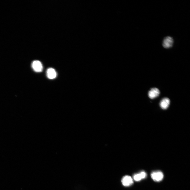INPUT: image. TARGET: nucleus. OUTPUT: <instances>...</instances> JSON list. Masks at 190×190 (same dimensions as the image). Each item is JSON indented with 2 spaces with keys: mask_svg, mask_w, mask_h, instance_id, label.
<instances>
[{
  "mask_svg": "<svg viewBox=\"0 0 190 190\" xmlns=\"http://www.w3.org/2000/svg\"><path fill=\"white\" fill-rule=\"evenodd\" d=\"M123 185L126 186H130L133 183V180L131 177L128 176H126L123 177L122 180Z\"/></svg>",
  "mask_w": 190,
  "mask_h": 190,
  "instance_id": "nucleus-5",
  "label": "nucleus"
},
{
  "mask_svg": "<svg viewBox=\"0 0 190 190\" xmlns=\"http://www.w3.org/2000/svg\"><path fill=\"white\" fill-rule=\"evenodd\" d=\"M151 176L152 179L156 182L161 181L164 178L163 173L160 171H154L151 173Z\"/></svg>",
  "mask_w": 190,
  "mask_h": 190,
  "instance_id": "nucleus-2",
  "label": "nucleus"
},
{
  "mask_svg": "<svg viewBox=\"0 0 190 190\" xmlns=\"http://www.w3.org/2000/svg\"><path fill=\"white\" fill-rule=\"evenodd\" d=\"M32 66L33 69L36 72H40L43 70L42 65L39 61H34L32 63Z\"/></svg>",
  "mask_w": 190,
  "mask_h": 190,
  "instance_id": "nucleus-3",
  "label": "nucleus"
},
{
  "mask_svg": "<svg viewBox=\"0 0 190 190\" xmlns=\"http://www.w3.org/2000/svg\"><path fill=\"white\" fill-rule=\"evenodd\" d=\"M160 93V91L158 88H153L149 91L148 96L150 99H153L158 97Z\"/></svg>",
  "mask_w": 190,
  "mask_h": 190,
  "instance_id": "nucleus-4",
  "label": "nucleus"
},
{
  "mask_svg": "<svg viewBox=\"0 0 190 190\" xmlns=\"http://www.w3.org/2000/svg\"><path fill=\"white\" fill-rule=\"evenodd\" d=\"M170 103V101L169 99L167 98H164L160 102V107L163 109H166L169 107Z\"/></svg>",
  "mask_w": 190,
  "mask_h": 190,
  "instance_id": "nucleus-6",
  "label": "nucleus"
},
{
  "mask_svg": "<svg viewBox=\"0 0 190 190\" xmlns=\"http://www.w3.org/2000/svg\"><path fill=\"white\" fill-rule=\"evenodd\" d=\"M47 75L48 78L53 79L56 78L57 73L55 70L53 68H50L47 71Z\"/></svg>",
  "mask_w": 190,
  "mask_h": 190,
  "instance_id": "nucleus-7",
  "label": "nucleus"
},
{
  "mask_svg": "<svg viewBox=\"0 0 190 190\" xmlns=\"http://www.w3.org/2000/svg\"><path fill=\"white\" fill-rule=\"evenodd\" d=\"M140 174L141 176L142 179H144L146 178L147 176V174L144 171H142L140 173Z\"/></svg>",
  "mask_w": 190,
  "mask_h": 190,
  "instance_id": "nucleus-9",
  "label": "nucleus"
},
{
  "mask_svg": "<svg viewBox=\"0 0 190 190\" xmlns=\"http://www.w3.org/2000/svg\"><path fill=\"white\" fill-rule=\"evenodd\" d=\"M134 179L136 181H140L142 179L140 173L135 175L134 176Z\"/></svg>",
  "mask_w": 190,
  "mask_h": 190,
  "instance_id": "nucleus-8",
  "label": "nucleus"
},
{
  "mask_svg": "<svg viewBox=\"0 0 190 190\" xmlns=\"http://www.w3.org/2000/svg\"><path fill=\"white\" fill-rule=\"evenodd\" d=\"M174 42V39L172 37L167 36L163 40L162 46L165 49H169L173 47Z\"/></svg>",
  "mask_w": 190,
  "mask_h": 190,
  "instance_id": "nucleus-1",
  "label": "nucleus"
}]
</instances>
